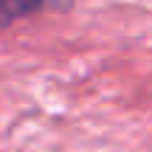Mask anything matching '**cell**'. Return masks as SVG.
I'll use <instances>...</instances> for the list:
<instances>
[{
    "label": "cell",
    "mask_w": 152,
    "mask_h": 152,
    "mask_svg": "<svg viewBox=\"0 0 152 152\" xmlns=\"http://www.w3.org/2000/svg\"><path fill=\"white\" fill-rule=\"evenodd\" d=\"M62 0H0V28H9L20 20L39 14L45 9H54Z\"/></svg>",
    "instance_id": "cell-1"
}]
</instances>
